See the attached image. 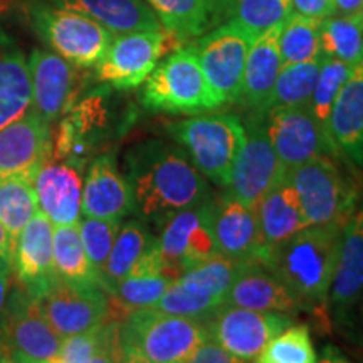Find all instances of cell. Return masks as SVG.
Returning a JSON list of instances; mask_svg holds the SVG:
<instances>
[{"mask_svg": "<svg viewBox=\"0 0 363 363\" xmlns=\"http://www.w3.org/2000/svg\"><path fill=\"white\" fill-rule=\"evenodd\" d=\"M256 35L227 21L194 44L206 78L222 104L239 101L244 66Z\"/></svg>", "mask_w": 363, "mask_h": 363, "instance_id": "cell-13", "label": "cell"}, {"mask_svg": "<svg viewBox=\"0 0 363 363\" xmlns=\"http://www.w3.org/2000/svg\"><path fill=\"white\" fill-rule=\"evenodd\" d=\"M30 19L35 33L54 52L84 69L98 66L115 35L91 17L65 7L38 6Z\"/></svg>", "mask_w": 363, "mask_h": 363, "instance_id": "cell-7", "label": "cell"}, {"mask_svg": "<svg viewBox=\"0 0 363 363\" xmlns=\"http://www.w3.org/2000/svg\"><path fill=\"white\" fill-rule=\"evenodd\" d=\"M33 106L27 59L11 43L0 39V130Z\"/></svg>", "mask_w": 363, "mask_h": 363, "instance_id": "cell-30", "label": "cell"}, {"mask_svg": "<svg viewBox=\"0 0 363 363\" xmlns=\"http://www.w3.org/2000/svg\"><path fill=\"white\" fill-rule=\"evenodd\" d=\"M310 225H345L357 211V189L333 158L318 155L286 172Z\"/></svg>", "mask_w": 363, "mask_h": 363, "instance_id": "cell-6", "label": "cell"}, {"mask_svg": "<svg viewBox=\"0 0 363 363\" xmlns=\"http://www.w3.org/2000/svg\"><path fill=\"white\" fill-rule=\"evenodd\" d=\"M126 179L133 194V212L162 220L172 212L208 199V185L179 143L152 140L126 155Z\"/></svg>", "mask_w": 363, "mask_h": 363, "instance_id": "cell-1", "label": "cell"}, {"mask_svg": "<svg viewBox=\"0 0 363 363\" xmlns=\"http://www.w3.org/2000/svg\"><path fill=\"white\" fill-rule=\"evenodd\" d=\"M184 40L167 29L133 30L115 34L110 48L96 66L99 81L116 89H133L143 84L158 61L175 51Z\"/></svg>", "mask_w": 363, "mask_h": 363, "instance_id": "cell-8", "label": "cell"}, {"mask_svg": "<svg viewBox=\"0 0 363 363\" xmlns=\"http://www.w3.org/2000/svg\"><path fill=\"white\" fill-rule=\"evenodd\" d=\"M155 12L162 26L185 40L207 30L216 11V0H143Z\"/></svg>", "mask_w": 363, "mask_h": 363, "instance_id": "cell-34", "label": "cell"}, {"mask_svg": "<svg viewBox=\"0 0 363 363\" xmlns=\"http://www.w3.org/2000/svg\"><path fill=\"white\" fill-rule=\"evenodd\" d=\"M174 279L175 276L167 272L163 266L155 240V244L143 254L142 259L131 267L123 279L118 281L108 294L113 299L110 306H115V311L121 318L133 310L155 308Z\"/></svg>", "mask_w": 363, "mask_h": 363, "instance_id": "cell-26", "label": "cell"}, {"mask_svg": "<svg viewBox=\"0 0 363 363\" xmlns=\"http://www.w3.org/2000/svg\"><path fill=\"white\" fill-rule=\"evenodd\" d=\"M81 212L84 217L121 222L133 212V194L128 179L118 169L113 155L91 162L83 182Z\"/></svg>", "mask_w": 363, "mask_h": 363, "instance_id": "cell-23", "label": "cell"}, {"mask_svg": "<svg viewBox=\"0 0 363 363\" xmlns=\"http://www.w3.org/2000/svg\"><path fill=\"white\" fill-rule=\"evenodd\" d=\"M352 71L353 66L348 65V62H343L335 57L323 56L320 74H318L315 89H313L310 99V108L313 115L316 116L318 123L323 126L326 131H328V118L331 108H333L335 99H337L342 86L347 83ZM331 142H333V140H331Z\"/></svg>", "mask_w": 363, "mask_h": 363, "instance_id": "cell-40", "label": "cell"}, {"mask_svg": "<svg viewBox=\"0 0 363 363\" xmlns=\"http://www.w3.org/2000/svg\"><path fill=\"white\" fill-rule=\"evenodd\" d=\"M123 362L120 342V321H103L83 333L62 340L54 363Z\"/></svg>", "mask_w": 363, "mask_h": 363, "instance_id": "cell-31", "label": "cell"}, {"mask_svg": "<svg viewBox=\"0 0 363 363\" xmlns=\"http://www.w3.org/2000/svg\"><path fill=\"white\" fill-rule=\"evenodd\" d=\"M343 225H308L267 249L256 262L269 269L308 308L326 306L337 269Z\"/></svg>", "mask_w": 363, "mask_h": 363, "instance_id": "cell-2", "label": "cell"}, {"mask_svg": "<svg viewBox=\"0 0 363 363\" xmlns=\"http://www.w3.org/2000/svg\"><path fill=\"white\" fill-rule=\"evenodd\" d=\"M229 21L257 35L283 22L291 16V0H227Z\"/></svg>", "mask_w": 363, "mask_h": 363, "instance_id": "cell-39", "label": "cell"}, {"mask_svg": "<svg viewBox=\"0 0 363 363\" xmlns=\"http://www.w3.org/2000/svg\"><path fill=\"white\" fill-rule=\"evenodd\" d=\"M11 362H13L11 347H9L6 337H4L2 331H0V363H11Z\"/></svg>", "mask_w": 363, "mask_h": 363, "instance_id": "cell-48", "label": "cell"}, {"mask_svg": "<svg viewBox=\"0 0 363 363\" xmlns=\"http://www.w3.org/2000/svg\"><path fill=\"white\" fill-rule=\"evenodd\" d=\"M13 276L33 299L43 296L59 281L54 267V225L43 211L35 212L17 239Z\"/></svg>", "mask_w": 363, "mask_h": 363, "instance_id": "cell-18", "label": "cell"}, {"mask_svg": "<svg viewBox=\"0 0 363 363\" xmlns=\"http://www.w3.org/2000/svg\"><path fill=\"white\" fill-rule=\"evenodd\" d=\"M293 12L313 19H326L333 16V0H291Z\"/></svg>", "mask_w": 363, "mask_h": 363, "instance_id": "cell-44", "label": "cell"}, {"mask_svg": "<svg viewBox=\"0 0 363 363\" xmlns=\"http://www.w3.org/2000/svg\"><path fill=\"white\" fill-rule=\"evenodd\" d=\"M321 54L355 66L363 59V12L330 16L320 27Z\"/></svg>", "mask_w": 363, "mask_h": 363, "instance_id": "cell-35", "label": "cell"}, {"mask_svg": "<svg viewBox=\"0 0 363 363\" xmlns=\"http://www.w3.org/2000/svg\"><path fill=\"white\" fill-rule=\"evenodd\" d=\"M261 116L267 138L286 172L318 155L340 153L328 131L318 123L310 103L271 108Z\"/></svg>", "mask_w": 363, "mask_h": 363, "instance_id": "cell-12", "label": "cell"}, {"mask_svg": "<svg viewBox=\"0 0 363 363\" xmlns=\"http://www.w3.org/2000/svg\"><path fill=\"white\" fill-rule=\"evenodd\" d=\"M206 338L202 320L170 315L157 308L133 310L120 321L123 362L187 363Z\"/></svg>", "mask_w": 363, "mask_h": 363, "instance_id": "cell-3", "label": "cell"}, {"mask_svg": "<svg viewBox=\"0 0 363 363\" xmlns=\"http://www.w3.org/2000/svg\"><path fill=\"white\" fill-rule=\"evenodd\" d=\"M316 360L310 328L294 323L276 335L257 358L261 363H313Z\"/></svg>", "mask_w": 363, "mask_h": 363, "instance_id": "cell-41", "label": "cell"}, {"mask_svg": "<svg viewBox=\"0 0 363 363\" xmlns=\"http://www.w3.org/2000/svg\"><path fill=\"white\" fill-rule=\"evenodd\" d=\"M34 301L62 338L94 328L110 316V298L99 286L83 288L59 279Z\"/></svg>", "mask_w": 363, "mask_h": 363, "instance_id": "cell-15", "label": "cell"}, {"mask_svg": "<svg viewBox=\"0 0 363 363\" xmlns=\"http://www.w3.org/2000/svg\"><path fill=\"white\" fill-rule=\"evenodd\" d=\"M39 211L33 180L0 175V220L16 246L27 222Z\"/></svg>", "mask_w": 363, "mask_h": 363, "instance_id": "cell-36", "label": "cell"}, {"mask_svg": "<svg viewBox=\"0 0 363 363\" xmlns=\"http://www.w3.org/2000/svg\"><path fill=\"white\" fill-rule=\"evenodd\" d=\"M363 12V0H333V16H350Z\"/></svg>", "mask_w": 363, "mask_h": 363, "instance_id": "cell-47", "label": "cell"}, {"mask_svg": "<svg viewBox=\"0 0 363 363\" xmlns=\"http://www.w3.org/2000/svg\"><path fill=\"white\" fill-rule=\"evenodd\" d=\"M51 157V123L33 110L0 130V175L34 180Z\"/></svg>", "mask_w": 363, "mask_h": 363, "instance_id": "cell-17", "label": "cell"}, {"mask_svg": "<svg viewBox=\"0 0 363 363\" xmlns=\"http://www.w3.org/2000/svg\"><path fill=\"white\" fill-rule=\"evenodd\" d=\"M158 254L167 272L175 278L219 254L212 225L211 199L197 206L172 212L158 220Z\"/></svg>", "mask_w": 363, "mask_h": 363, "instance_id": "cell-9", "label": "cell"}, {"mask_svg": "<svg viewBox=\"0 0 363 363\" xmlns=\"http://www.w3.org/2000/svg\"><path fill=\"white\" fill-rule=\"evenodd\" d=\"M142 103L148 110L174 115H194L222 106L203 74L194 45L175 49L157 65L145 81Z\"/></svg>", "mask_w": 363, "mask_h": 363, "instance_id": "cell-4", "label": "cell"}, {"mask_svg": "<svg viewBox=\"0 0 363 363\" xmlns=\"http://www.w3.org/2000/svg\"><path fill=\"white\" fill-rule=\"evenodd\" d=\"M224 305L257 311H276L294 316L308 311L283 281L256 261L242 262L235 272Z\"/></svg>", "mask_w": 363, "mask_h": 363, "instance_id": "cell-22", "label": "cell"}, {"mask_svg": "<svg viewBox=\"0 0 363 363\" xmlns=\"http://www.w3.org/2000/svg\"><path fill=\"white\" fill-rule=\"evenodd\" d=\"M363 298V207L343 225L337 269L328 294L338 316L347 315Z\"/></svg>", "mask_w": 363, "mask_h": 363, "instance_id": "cell-25", "label": "cell"}, {"mask_svg": "<svg viewBox=\"0 0 363 363\" xmlns=\"http://www.w3.org/2000/svg\"><path fill=\"white\" fill-rule=\"evenodd\" d=\"M13 303L16 305L9 301L6 320L0 328L11 347L13 362L54 363L65 338L52 328L33 298L26 294Z\"/></svg>", "mask_w": 363, "mask_h": 363, "instance_id": "cell-16", "label": "cell"}, {"mask_svg": "<svg viewBox=\"0 0 363 363\" xmlns=\"http://www.w3.org/2000/svg\"><path fill=\"white\" fill-rule=\"evenodd\" d=\"M59 7L91 17L113 34L162 30L165 27L143 0H52Z\"/></svg>", "mask_w": 363, "mask_h": 363, "instance_id": "cell-29", "label": "cell"}, {"mask_svg": "<svg viewBox=\"0 0 363 363\" xmlns=\"http://www.w3.org/2000/svg\"><path fill=\"white\" fill-rule=\"evenodd\" d=\"M83 182L81 165L54 157L35 174L33 184L39 211L48 216L52 225L78 224L83 216Z\"/></svg>", "mask_w": 363, "mask_h": 363, "instance_id": "cell-20", "label": "cell"}, {"mask_svg": "<svg viewBox=\"0 0 363 363\" xmlns=\"http://www.w3.org/2000/svg\"><path fill=\"white\" fill-rule=\"evenodd\" d=\"M212 225L222 256L238 262L259 259L262 240L256 208L225 194L212 201Z\"/></svg>", "mask_w": 363, "mask_h": 363, "instance_id": "cell-21", "label": "cell"}, {"mask_svg": "<svg viewBox=\"0 0 363 363\" xmlns=\"http://www.w3.org/2000/svg\"><path fill=\"white\" fill-rule=\"evenodd\" d=\"M189 363H238V358L214 340L206 338L190 355Z\"/></svg>", "mask_w": 363, "mask_h": 363, "instance_id": "cell-43", "label": "cell"}, {"mask_svg": "<svg viewBox=\"0 0 363 363\" xmlns=\"http://www.w3.org/2000/svg\"><path fill=\"white\" fill-rule=\"evenodd\" d=\"M120 225L121 222L118 220L96 219V217H84V219H79L78 222L84 251L88 254L98 278L101 276L103 267L106 264V259L110 256L113 244H115Z\"/></svg>", "mask_w": 363, "mask_h": 363, "instance_id": "cell-42", "label": "cell"}, {"mask_svg": "<svg viewBox=\"0 0 363 363\" xmlns=\"http://www.w3.org/2000/svg\"><path fill=\"white\" fill-rule=\"evenodd\" d=\"M281 26H274L264 34L257 35L249 48L246 66H244L242 86L238 103L256 115L267 111L272 89L283 67L279 52V30Z\"/></svg>", "mask_w": 363, "mask_h": 363, "instance_id": "cell-24", "label": "cell"}, {"mask_svg": "<svg viewBox=\"0 0 363 363\" xmlns=\"http://www.w3.org/2000/svg\"><path fill=\"white\" fill-rule=\"evenodd\" d=\"M323 56L296 65H284L281 67L274 89H272L267 110L278 106H299L308 104L320 74Z\"/></svg>", "mask_w": 363, "mask_h": 363, "instance_id": "cell-38", "label": "cell"}, {"mask_svg": "<svg viewBox=\"0 0 363 363\" xmlns=\"http://www.w3.org/2000/svg\"><path fill=\"white\" fill-rule=\"evenodd\" d=\"M33 91V106L49 123H54L71 108V101L78 91V66L67 62L56 52L35 49L27 59Z\"/></svg>", "mask_w": 363, "mask_h": 363, "instance_id": "cell-19", "label": "cell"}, {"mask_svg": "<svg viewBox=\"0 0 363 363\" xmlns=\"http://www.w3.org/2000/svg\"><path fill=\"white\" fill-rule=\"evenodd\" d=\"M240 264L242 262L217 254L190 267L172 281L155 308L170 315L203 320L224 305Z\"/></svg>", "mask_w": 363, "mask_h": 363, "instance_id": "cell-10", "label": "cell"}, {"mask_svg": "<svg viewBox=\"0 0 363 363\" xmlns=\"http://www.w3.org/2000/svg\"><path fill=\"white\" fill-rule=\"evenodd\" d=\"M202 323L207 338L222 345L238 362H257L267 343L294 321L283 313L222 305Z\"/></svg>", "mask_w": 363, "mask_h": 363, "instance_id": "cell-11", "label": "cell"}, {"mask_svg": "<svg viewBox=\"0 0 363 363\" xmlns=\"http://www.w3.org/2000/svg\"><path fill=\"white\" fill-rule=\"evenodd\" d=\"M157 238L150 234L148 227L142 220H128L120 225L115 244H113L110 256L104 264L101 276H99V286L111 293L118 281H121L128 274L131 267L142 259V256L155 244Z\"/></svg>", "mask_w": 363, "mask_h": 363, "instance_id": "cell-32", "label": "cell"}, {"mask_svg": "<svg viewBox=\"0 0 363 363\" xmlns=\"http://www.w3.org/2000/svg\"><path fill=\"white\" fill-rule=\"evenodd\" d=\"M321 19L291 12L279 30V52L284 65H296L316 59L321 54L320 45Z\"/></svg>", "mask_w": 363, "mask_h": 363, "instance_id": "cell-37", "label": "cell"}, {"mask_svg": "<svg viewBox=\"0 0 363 363\" xmlns=\"http://www.w3.org/2000/svg\"><path fill=\"white\" fill-rule=\"evenodd\" d=\"M172 138L187 152L201 174L227 187L230 169L244 140L246 126L234 115H201L167 126Z\"/></svg>", "mask_w": 363, "mask_h": 363, "instance_id": "cell-5", "label": "cell"}, {"mask_svg": "<svg viewBox=\"0 0 363 363\" xmlns=\"http://www.w3.org/2000/svg\"><path fill=\"white\" fill-rule=\"evenodd\" d=\"M246 140L230 169L227 194L254 207L286 177L274 148L267 138L261 115L252 113L246 125Z\"/></svg>", "mask_w": 363, "mask_h": 363, "instance_id": "cell-14", "label": "cell"}, {"mask_svg": "<svg viewBox=\"0 0 363 363\" xmlns=\"http://www.w3.org/2000/svg\"><path fill=\"white\" fill-rule=\"evenodd\" d=\"M13 251H16V246L0 220V267L11 276L13 274Z\"/></svg>", "mask_w": 363, "mask_h": 363, "instance_id": "cell-45", "label": "cell"}, {"mask_svg": "<svg viewBox=\"0 0 363 363\" xmlns=\"http://www.w3.org/2000/svg\"><path fill=\"white\" fill-rule=\"evenodd\" d=\"M328 133L338 152L363 167V59L353 66L328 118Z\"/></svg>", "mask_w": 363, "mask_h": 363, "instance_id": "cell-27", "label": "cell"}, {"mask_svg": "<svg viewBox=\"0 0 363 363\" xmlns=\"http://www.w3.org/2000/svg\"><path fill=\"white\" fill-rule=\"evenodd\" d=\"M9 279H11V274H7L0 267V328H2L9 310Z\"/></svg>", "mask_w": 363, "mask_h": 363, "instance_id": "cell-46", "label": "cell"}, {"mask_svg": "<svg viewBox=\"0 0 363 363\" xmlns=\"http://www.w3.org/2000/svg\"><path fill=\"white\" fill-rule=\"evenodd\" d=\"M54 267L57 278L67 284L83 288L99 286L96 271L84 251L78 224L54 225Z\"/></svg>", "mask_w": 363, "mask_h": 363, "instance_id": "cell-33", "label": "cell"}, {"mask_svg": "<svg viewBox=\"0 0 363 363\" xmlns=\"http://www.w3.org/2000/svg\"><path fill=\"white\" fill-rule=\"evenodd\" d=\"M362 301H363V298H362Z\"/></svg>", "mask_w": 363, "mask_h": 363, "instance_id": "cell-49", "label": "cell"}, {"mask_svg": "<svg viewBox=\"0 0 363 363\" xmlns=\"http://www.w3.org/2000/svg\"><path fill=\"white\" fill-rule=\"evenodd\" d=\"M254 208H256L257 222H259L262 240L261 254L310 225L296 190L286 177L276 187H272Z\"/></svg>", "mask_w": 363, "mask_h": 363, "instance_id": "cell-28", "label": "cell"}]
</instances>
